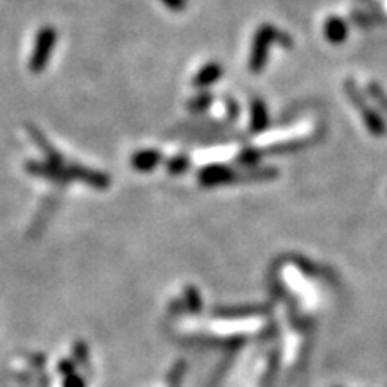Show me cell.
<instances>
[{
    "mask_svg": "<svg viewBox=\"0 0 387 387\" xmlns=\"http://www.w3.org/2000/svg\"><path fill=\"white\" fill-rule=\"evenodd\" d=\"M56 40L58 31L53 26L40 27V31L36 34V40H34L33 54H31L29 60V70L33 74H42L45 70L47 65H49L54 45H56Z\"/></svg>",
    "mask_w": 387,
    "mask_h": 387,
    "instance_id": "obj_1",
    "label": "cell"
},
{
    "mask_svg": "<svg viewBox=\"0 0 387 387\" xmlns=\"http://www.w3.org/2000/svg\"><path fill=\"white\" fill-rule=\"evenodd\" d=\"M68 178L75 181H81V183L88 185V187L95 188V190H108L109 185H111V178L106 173L97 169H92V167H85L81 163H70V165L65 167Z\"/></svg>",
    "mask_w": 387,
    "mask_h": 387,
    "instance_id": "obj_2",
    "label": "cell"
},
{
    "mask_svg": "<svg viewBox=\"0 0 387 387\" xmlns=\"http://www.w3.org/2000/svg\"><path fill=\"white\" fill-rule=\"evenodd\" d=\"M23 167H26L27 174H31V176L43 178V180L54 181V183L67 185L68 181H70V178H68L65 167L54 165V163L47 162V160H45V162H36V160H29V162H26V165H23Z\"/></svg>",
    "mask_w": 387,
    "mask_h": 387,
    "instance_id": "obj_3",
    "label": "cell"
},
{
    "mask_svg": "<svg viewBox=\"0 0 387 387\" xmlns=\"http://www.w3.org/2000/svg\"><path fill=\"white\" fill-rule=\"evenodd\" d=\"M26 131L27 135L33 138V142L36 143V147L43 153V158L47 160V162L54 163V165H61L65 167V158L63 154L60 153V151L56 149V147L53 146V143L49 142V138H47L45 135H43V131L38 126L34 124H26Z\"/></svg>",
    "mask_w": 387,
    "mask_h": 387,
    "instance_id": "obj_4",
    "label": "cell"
},
{
    "mask_svg": "<svg viewBox=\"0 0 387 387\" xmlns=\"http://www.w3.org/2000/svg\"><path fill=\"white\" fill-rule=\"evenodd\" d=\"M162 162V153L154 149H142L133 154L131 167L138 173H149Z\"/></svg>",
    "mask_w": 387,
    "mask_h": 387,
    "instance_id": "obj_5",
    "label": "cell"
},
{
    "mask_svg": "<svg viewBox=\"0 0 387 387\" xmlns=\"http://www.w3.org/2000/svg\"><path fill=\"white\" fill-rule=\"evenodd\" d=\"M187 167H188V158H185V156H176V158H173L167 162V169H169L170 174L183 173Z\"/></svg>",
    "mask_w": 387,
    "mask_h": 387,
    "instance_id": "obj_6",
    "label": "cell"
},
{
    "mask_svg": "<svg viewBox=\"0 0 387 387\" xmlns=\"http://www.w3.org/2000/svg\"><path fill=\"white\" fill-rule=\"evenodd\" d=\"M163 4L169 6V8H173V9H180V8H183L185 0H163Z\"/></svg>",
    "mask_w": 387,
    "mask_h": 387,
    "instance_id": "obj_7",
    "label": "cell"
}]
</instances>
